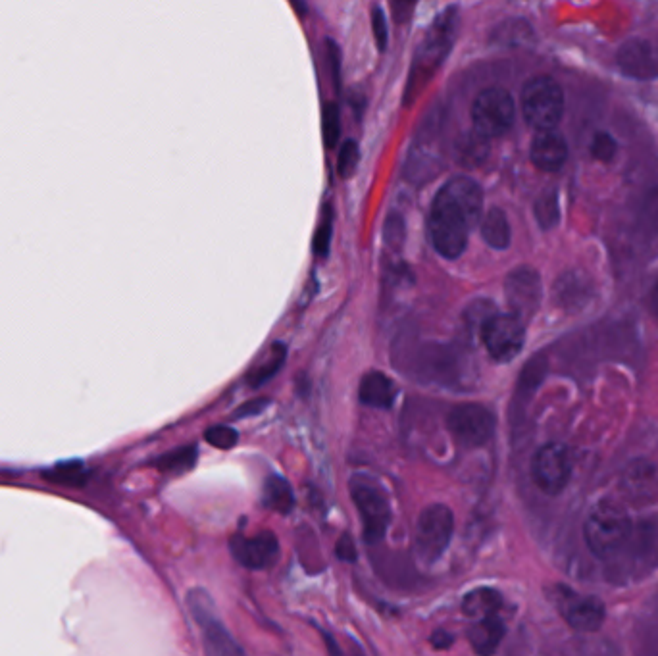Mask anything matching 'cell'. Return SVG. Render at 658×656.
Segmentation results:
<instances>
[{
    "mask_svg": "<svg viewBox=\"0 0 658 656\" xmlns=\"http://www.w3.org/2000/svg\"><path fill=\"white\" fill-rule=\"evenodd\" d=\"M483 216V191L472 177L449 179L435 195L430 212L433 249L443 258L455 260L466 251L470 231Z\"/></svg>",
    "mask_w": 658,
    "mask_h": 656,
    "instance_id": "1",
    "label": "cell"
},
{
    "mask_svg": "<svg viewBox=\"0 0 658 656\" xmlns=\"http://www.w3.org/2000/svg\"><path fill=\"white\" fill-rule=\"evenodd\" d=\"M456 29H458L456 8H449L435 18L424 41L420 43L418 51L414 54L405 89L406 104H410L418 97V93L430 83L433 74L441 68V64L451 54L455 47Z\"/></svg>",
    "mask_w": 658,
    "mask_h": 656,
    "instance_id": "2",
    "label": "cell"
},
{
    "mask_svg": "<svg viewBox=\"0 0 658 656\" xmlns=\"http://www.w3.org/2000/svg\"><path fill=\"white\" fill-rule=\"evenodd\" d=\"M583 533L591 553L607 558L614 555L628 539L630 518L622 506L603 501L589 512Z\"/></svg>",
    "mask_w": 658,
    "mask_h": 656,
    "instance_id": "3",
    "label": "cell"
},
{
    "mask_svg": "<svg viewBox=\"0 0 658 656\" xmlns=\"http://www.w3.org/2000/svg\"><path fill=\"white\" fill-rule=\"evenodd\" d=\"M522 112L537 131L555 129L564 114V93L553 77L530 79L522 91Z\"/></svg>",
    "mask_w": 658,
    "mask_h": 656,
    "instance_id": "4",
    "label": "cell"
},
{
    "mask_svg": "<svg viewBox=\"0 0 658 656\" xmlns=\"http://www.w3.org/2000/svg\"><path fill=\"white\" fill-rule=\"evenodd\" d=\"M455 531V514L449 506H426L418 518L414 549L424 564L437 562L449 549Z\"/></svg>",
    "mask_w": 658,
    "mask_h": 656,
    "instance_id": "5",
    "label": "cell"
},
{
    "mask_svg": "<svg viewBox=\"0 0 658 656\" xmlns=\"http://www.w3.org/2000/svg\"><path fill=\"white\" fill-rule=\"evenodd\" d=\"M516 104L512 95L501 87H489L481 91L472 104V122L474 129L487 137H503L514 126Z\"/></svg>",
    "mask_w": 658,
    "mask_h": 656,
    "instance_id": "6",
    "label": "cell"
},
{
    "mask_svg": "<svg viewBox=\"0 0 658 656\" xmlns=\"http://www.w3.org/2000/svg\"><path fill=\"white\" fill-rule=\"evenodd\" d=\"M351 497L362 516L364 539L368 543H378L391 524V506L376 481L368 478H355L351 481Z\"/></svg>",
    "mask_w": 658,
    "mask_h": 656,
    "instance_id": "7",
    "label": "cell"
},
{
    "mask_svg": "<svg viewBox=\"0 0 658 656\" xmlns=\"http://www.w3.org/2000/svg\"><path fill=\"white\" fill-rule=\"evenodd\" d=\"M481 339L493 360L510 362L526 343V328L516 314H491L481 326Z\"/></svg>",
    "mask_w": 658,
    "mask_h": 656,
    "instance_id": "8",
    "label": "cell"
},
{
    "mask_svg": "<svg viewBox=\"0 0 658 656\" xmlns=\"http://www.w3.org/2000/svg\"><path fill=\"white\" fill-rule=\"evenodd\" d=\"M447 426L464 447H481L495 433V416L483 404L460 403L451 408Z\"/></svg>",
    "mask_w": 658,
    "mask_h": 656,
    "instance_id": "9",
    "label": "cell"
},
{
    "mask_svg": "<svg viewBox=\"0 0 658 656\" xmlns=\"http://www.w3.org/2000/svg\"><path fill=\"white\" fill-rule=\"evenodd\" d=\"M533 481L547 495H557L572 476V456L560 443H549L541 447L532 464Z\"/></svg>",
    "mask_w": 658,
    "mask_h": 656,
    "instance_id": "10",
    "label": "cell"
},
{
    "mask_svg": "<svg viewBox=\"0 0 658 656\" xmlns=\"http://www.w3.org/2000/svg\"><path fill=\"white\" fill-rule=\"evenodd\" d=\"M551 599L574 630H599L605 620V605L595 597H582L572 589L555 587Z\"/></svg>",
    "mask_w": 658,
    "mask_h": 656,
    "instance_id": "11",
    "label": "cell"
},
{
    "mask_svg": "<svg viewBox=\"0 0 658 656\" xmlns=\"http://www.w3.org/2000/svg\"><path fill=\"white\" fill-rule=\"evenodd\" d=\"M229 549L233 558L249 570L270 568L279 556L278 537L272 531H262L254 537L235 535L229 543Z\"/></svg>",
    "mask_w": 658,
    "mask_h": 656,
    "instance_id": "12",
    "label": "cell"
},
{
    "mask_svg": "<svg viewBox=\"0 0 658 656\" xmlns=\"http://www.w3.org/2000/svg\"><path fill=\"white\" fill-rule=\"evenodd\" d=\"M505 295L512 308L522 322L532 318L541 301V279L532 268H516L510 272L505 281Z\"/></svg>",
    "mask_w": 658,
    "mask_h": 656,
    "instance_id": "13",
    "label": "cell"
},
{
    "mask_svg": "<svg viewBox=\"0 0 658 656\" xmlns=\"http://www.w3.org/2000/svg\"><path fill=\"white\" fill-rule=\"evenodd\" d=\"M530 158L541 172H558L568 160V145L555 129H543L533 137Z\"/></svg>",
    "mask_w": 658,
    "mask_h": 656,
    "instance_id": "14",
    "label": "cell"
},
{
    "mask_svg": "<svg viewBox=\"0 0 658 656\" xmlns=\"http://www.w3.org/2000/svg\"><path fill=\"white\" fill-rule=\"evenodd\" d=\"M433 139L422 137L416 139L414 147L408 152L405 176L414 183H428L441 172V154L431 145Z\"/></svg>",
    "mask_w": 658,
    "mask_h": 656,
    "instance_id": "15",
    "label": "cell"
},
{
    "mask_svg": "<svg viewBox=\"0 0 658 656\" xmlns=\"http://www.w3.org/2000/svg\"><path fill=\"white\" fill-rule=\"evenodd\" d=\"M618 66L624 74L649 79L658 74V60L655 58L653 47L645 41H630L626 43L618 54Z\"/></svg>",
    "mask_w": 658,
    "mask_h": 656,
    "instance_id": "16",
    "label": "cell"
},
{
    "mask_svg": "<svg viewBox=\"0 0 658 656\" xmlns=\"http://www.w3.org/2000/svg\"><path fill=\"white\" fill-rule=\"evenodd\" d=\"M360 403L378 408V410H389L395 399H397V385L383 372H370L360 381L358 389Z\"/></svg>",
    "mask_w": 658,
    "mask_h": 656,
    "instance_id": "17",
    "label": "cell"
},
{
    "mask_svg": "<svg viewBox=\"0 0 658 656\" xmlns=\"http://www.w3.org/2000/svg\"><path fill=\"white\" fill-rule=\"evenodd\" d=\"M468 637H470V643L476 653L491 655L497 651L499 643L505 637V624L497 614L483 616V618H478V622L472 626Z\"/></svg>",
    "mask_w": 658,
    "mask_h": 656,
    "instance_id": "18",
    "label": "cell"
},
{
    "mask_svg": "<svg viewBox=\"0 0 658 656\" xmlns=\"http://www.w3.org/2000/svg\"><path fill=\"white\" fill-rule=\"evenodd\" d=\"M199 626L203 628L204 645L210 655H243V649L237 645V641L231 637V633L224 628V624L218 620V616L206 618Z\"/></svg>",
    "mask_w": 658,
    "mask_h": 656,
    "instance_id": "19",
    "label": "cell"
},
{
    "mask_svg": "<svg viewBox=\"0 0 658 656\" xmlns=\"http://www.w3.org/2000/svg\"><path fill=\"white\" fill-rule=\"evenodd\" d=\"M489 154V139L480 135L476 129L464 133L456 139L455 158L462 168H478Z\"/></svg>",
    "mask_w": 658,
    "mask_h": 656,
    "instance_id": "20",
    "label": "cell"
},
{
    "mask_svg": "<svg viewBox=\"0 0 658 656\" xmlns=\"http://www.w3.org/2000/svg\"><path fill=\"white\" fill-rule=\"evenodd\" d=\"M481 237L491 249L497 251L508 249L512 233H510L507 214L501 208H491L487 210L485 216H481Z\"/></svg>",
    "mask_w": 658,
    "mask_h": 656,
    "instance_id": "21",
    "label": "cell"
},
{
    "mask_svg": "<svg viewBox=\"0 0 658 656\" xmlns=\"http://www.w3.org/2000/svg\"><path fill=\"white\" fill-rule=\"evenodd\" d=\"M501 606H503L501 593H497L495 589H489V587H481L476 591H470L462 601L464 614L470 616V618H476V620L483 618V616L499 614Z\"/></svg>",
    "mask_w": 658,
    "mask_h": 656,
    "instance_id": "22",
    "label": "cell"
},
{
    "mask_svg": "<svg viewBox=\"0 0 658 656\" xmlns=\"http://www.w3.org/2000/svg\"><path fill=\"white\" fill-rule=\"evenodd\" d=\"M262 501H264V505L276 510L279 514H287L295 506V493H293L289 481L283 480L279 476H270L264 483Z\"/></svg>",
    "mask_w": 658,
    "mask_h": 656,
    "instance_id": "23",
    "label": "cell"
},
{
    "mask_svg": "<svg viewBox=\"0 0 658 656\" xmlns=\"http://www.w3.org/2000/svg\"><path fill=\"white\" fill-rule=\"evenodd\" d=\"M43 476L52 483L76 487V485H81L87 478V470L83 468L81 462H64V464H56L52 470L45 472Z\"/></svg>",
    "mask_w": 658,
    "mask_h": 656,
    "instance_id": "24",
    "label": "cell"
},
{
    "mask_svg": "<svg viewBox=\"0 0 658 656\" xmlns=\"http://www.w3.org/2000/svg\"><path fill=\"white\" fill-rule=\"evenodd\" d=\"M197 460V447H183L174 453L160 456L156 466L164 472H183L189 470Z\"/></svg>",
    "mask_w": 658,
    "mask_h": 656,
    "instance_id": "25",
    "label": "cell"
},
{
    "mask_svg": "<svg viewBox=\"0 0 658 656\" xmlns=\"http://www.w3.org/2000/svg\"><path fill=\"white\" fill-rule=\"evenodd\" d=\"M283 362H285V347L276 343L274 349H272V353H270V358H268V360H266L256 372H253V374L249 376V383L254 385V387L266 383L268 379L274 378V376L278 374L279 368H281Z\"/></svg>",
    "mask_w": 658,
    "mask_h": 656,
    "instance_id": "26",
    "label": "cell"
},
{
    "mask_svg": "<svg viewBox=\"0 0 658 656\" xmlns=\"http://www.w3.org/2000/svg\"><path fill=\"white\" fill-rule=\"evenodd\" d=\"M558 216V197L557 193H545L541 195L537 202H535V218L539 222V226L543 229L553 228L557 226Z\"/></svg>",
    "mask_w": 658,
    "mask_h": 656,
    "instance_id": "27",
    "label": "cell"
},
{
    "mask_svg": "<svg viewBox=\"0 0 658 656\" xmlns=\"http://www.w3.org/2000/svg\"><path fill=\"white\" fill-rule=\"evenodd\" d=\"M405 220L401 214L397 212H391L385 220V228H383V239H385V245L391 247L393 251H399L405 243Z\"/></svg>",
    "mask_w": 658,
    "mask_h": 656,
    "instance_id": "28",
    "label": "cell"
},
{
    "mask_svg": "<svg viewBox=\"0 0 658 656\" xmlns=\"http://www.w3.org/2000/svg\"><path fill=\"white\" fill-rule=\"evenodd\" d=\"M322 131H324V141L326 147L333 149L339 141V133H341V116H339V108L335 102H329L324 106V120H322Z\"/></svg>",
    "mask_w": 658,
    "mask_h": 656,
    "instance_id": "29",
    "label": "cell"
},
{
    "mask_svg": "<svg viewBox=\"0 0 658 656\" xmlns=\"http://www.w3.org/2000/svg\"><path fill=\"white\" fill-rule=\"evenodd\" d=\"M360 162V149L358 143L349 139L343 143L339 156H337V172L341 177H351L355 174L356 166Z\"/></svg>",
    "mask_w": 658,
    "mask_h": 656,
    "instance_id": "30",
    "label": "cell"
},
{
    "mask_svg": "<svg viewBox=\"0 0 658 656\" xmlns=\"http://www.w3.org/2000/svg\"><path fill=\"white\" fill-rule=\"evenodd\" d=\"M204 437L212 447L224 449V451L233 449L239 441L237 429L229 428V426H214V428H210L204 433Z\"/></svg>",
    "mask_w": 658,
    "mask_h": 656,
    "instance_id": "31",
    "label": "cell"
},
{
    "mask_svg": "<svg viewBox=\"0 0 658 656\" xmlns=\"http://www.w3.org/2000/svg\"><path fill=\"white\" fill-rule=\"evenodd\" d=\"M331 231H333V216H331V208L326 206L322 222H320V226L316 229V235H314V251L318 256H326L329 253Z\"/></svg>",
    "mask_w": 658,
    "mask_h": 656,
    "instance_id": "32",
    "label": "cell"
},
{
    "mask_svg": "<svg viewBox=\"0 0 658 656\" xmlns=\"http://www.w3.org/2000/svg\"><path fill=\"white\" fill-rule=\"evenodd\" d=\"M372 31H374V41L378 45L381 52L387 49L389 43V24H387V16L381 8H374L372 10Z\"/></svg>",
    "mask_w": 658,
    "mask_h": 656,
    "instance_id": "33",
    "label": "cell"
},
{
    "mask_svg": "<svg viewBox=\"0 0 658 656\" xmlns=\"http://www.w3.org/2000/svg\"><path fill=\"white\" fill-rule=\"evenodd\" d=\"M591 152H593V156H595L597 160L610 162V160L614 158V154H616V141H614L608 133L601 131V133H597L595 139H593Z\"/></svg>",
    "mask_w": 658,
    "mask_h": 656,
    "instance_id": "34",
    "label": "cell"
},
{
    "mask_svg": "<svg viewBox=\"0 0 658 656\" xmlns=\"http://www.w3.org/2000/svg\"><path fill=\"white\" fill-rule=\"evenodd\" d=\"M335 553L345 560V562H355L356 560V545L355 539L349 535V533H343L337 541V547H335Z\"/></svg>",
    "mask_w": 658,
    "mask_h": 656,
    "instance_id": "35",
    "label": "cell"
},
{
    "mask_svg": "<svg viewBox=\"0 0 658 656\" xmlns=\"http://www.w3.org/2000/svg\"><path fill=\"white\" fill-rule=\"evenodd\" d=\"M416 2L418 0H391V12H393V18L403 24L405 20L410 18L412 10L416 8Z\"/></svg>",
    "mask_w": 658,
    "mask_h": 656,
    "instance_id": "36",
    "label": "cell"
},
{
    "mask_svg": "<svg viewBox=\"0 0 658 656\" xmlns=\"http://www.w3.org/2000/svg\"><path fill=\"white\" fill-rule=\"evenodd\" d=\"M268 404H270L268 399H254V401H249V403H245L243 406L237 408L235 418H249V416H256V414H260Z\"/></svg>",
    "mask_w": 658,
    "mask_h": 656,
    "instance_id": "37",
    "label": "cell"
},
{
    "mask_svg": "<svg viewBox=\"0 0 658 656\" xmlns=\"http://www.w3.org/2000/svg\"><path fill=\"white\" fill-rule=\"evenodd\" d=\"M328 58L331 62V77H333V83L339 85V62H341V54L337 51L335 43H328Z\"/></svg>",
    "mask_w": 658,
    "mask_h": 656,
    "instance_id": "38",
    "label": "cell"
},
{
    "mask_svg": "<svg viewBox=\"0 0 658 656\" xmlns=\"http://www.w3.org/2000/svg\"><path fill=\"white\" fill-rule=\"evenodd\" d=\"M453 641H455V637H453L451 633H447V631L443 630L433 633V637H431V645H433L435 649H449V647L453 645Z\"/></svg>",
    "mask_w": 658,
    "mask_h": 656,
    "instance_id": "39",
    "label": "cell"
},
{
    "mask_svg": "<svg viewBox=\"0 0 658 656\" xmlns=\"http://www.w3.org/2000/svg\"><path fill=\"white\" fill-rule=\"evenodd\" d=\"M651 308H653V312L658 316V281L655 289H653V293H651Z\"/></svg>",
    "mask_w": 658,
    "mask_h": 656,
    "instance_id": "40",
    "label": "cell"
}]
</instances>
